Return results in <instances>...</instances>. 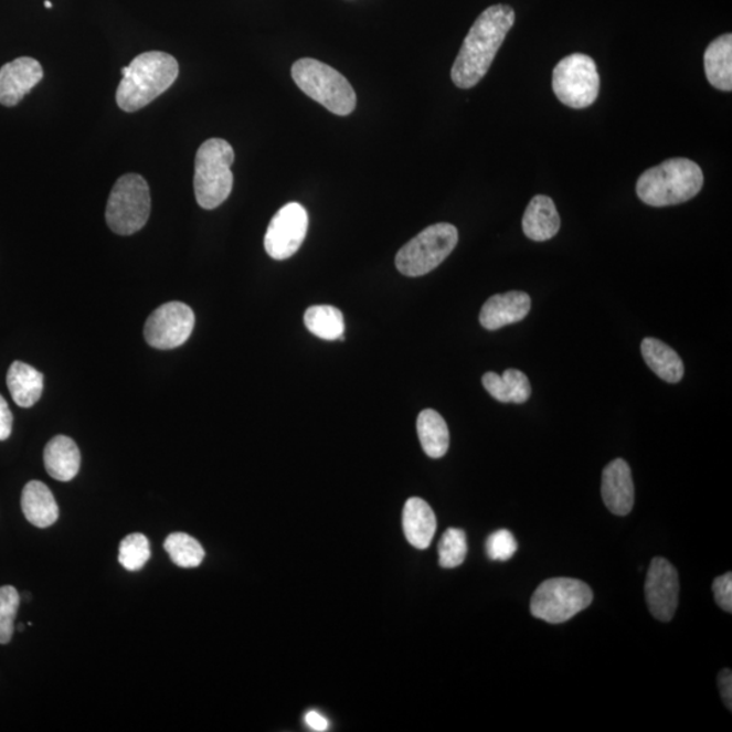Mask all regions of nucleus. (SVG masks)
I'll return each instance as SVG.
<instances>
[{
    "label": "nucleus",
    "instance_id": "f257e3e1",
    "mask_svg": "<svg viewBox=\"0 0 732 732\" xmlns=\"http://www.w3.org/2000/svg\"><path fill=\"white\" fill-rule=\"evenodd\" d=\"M516 22L510 6L488 8L475 21L452 67V81L460 88H471L484 79Z\"/></svg>",
    "mask_w": 732,
    "mask_h": 732
},
{
    "label": "nucleus",
    "instance_id": "f03ea898",
    "mask_svg": "<svg viewBox=\"0 0 732 732\" xmlns=\"http://www.w3.org/2000/svg\"><path fill=\"white\" fill-rule=\"evenodd\" d=\"M121 73L117 105L124 112L134 113L169 91L180 74V65L169 53L152 51L136 56Z\"/></svg>",
    "mask_w": 732,
    "mask_h": 732
},
{
    "label": "nucleus",
    "instance_id": "7ed1b4c3",
    "mask_svg": "<svg viewBox=\"0 0 732 732\" xmlns=\"http://www.w3.org/2000/svg\"><path fill=\"white\" fill-rule=\"evenodd\" d=\"M702 184L704 174L698 163L686 158H672L643 172L636 183V193L647 205H678L696 198Z\"/></svg>",
    "mask_w": 732,
    "mask_h": 732
},
{
    "label": "nucleus",
    "instance_id": "20e7f679",
    "mask_svg": "<svg viewBox=\"0 0 732 732\" xmlns=\"http://www.w3.org/2000/svg\"><path fill=\"white\" fill-rule=\"evenodd\" d=\"M234 160V148L229 141L210 139L202 142L195 155L194 193L204 210H214L230 198L234 187L231 171Z\"/></svg>",
    "mask_w": 732,
    "mask_h": 732
},
{
    "label": "nucleus",
    "instance_id": "39448f33",
    "mask_svg": "<svg viewBox=\"0 0 732 732\" xmlns=\"http://www.w3.org/2000/svg\"><path fill=\"white\" fill-rule=\"evenodd\" d=\"M291 77L309 98L317 100L337 116H349L357 105V95L347 77L315 59H300L291 67Z\"/></svg>",
    "mask_w": 732,
    "mask_h": 732
},
{
    "label": "nucleus",
    "instance_id": "423d86ee",
    "mask_svg": "<svg viewBox=\"0 0 732 732\" xmlns=\"http://www.w3.org/2000/svg\"><path fill=\"white\" fill-rule=\"evenodd\" d=\"M151 195L139 174L123 176L112 189L106 205V223L117 235L129 236L140 231L150 219Z\"/></svg>",
    "mask_w": 732,
    "mask_h": 732
},
{
    "label": "nucleus",
    "instance_id": "0eeeda50",
    "mask_svg": "<svg viewBox=\"0 0 732 732\" xmlns=\"http://www.w3.org/2000/svg\"><path fill=\"white\" fill-rule=\"evenodd\" d=\"M458 232L449 223L433 224L399 250L395 264L407 277H421L436 269L454 252Z\"/></svg>",
    "mask_w": 732,
    "mask_h": 732
},
{
    "label": "nucleus",
    "instance_id": "6e6552de",
    "mask_svg": "<svg viewBox=\"0 0 732 732\" xmlns=\"http://www.w3.org/2000/svg\"><path fill=\"white\" fill-rule=\"evenodd\" d=\"M594 594L587 583L574 579H552L535 588L531 613L551 624L569 622L593 603Z\"/></svg>",
    "mask_w": 732,
    "mask_h": 732
},
{
    "label": "nucleus",
    "instance_id": "1a4fd4ad",
    "mask_svg": "<svg viewBox=\"0 0 732 732\" xmlns=\"http://www.w3.org/2000/svg\"><path fill=\"white\" fill-rule=\"evenodd\" d=\"M552 88L559 100L574 109H585L598 98L600 75L593 59L574 53L553 68Z\"/></svg>",
    "mask_w": 732,
    "mask_h": 732
},
{
    "label": "nucleus",
    "instance_id": "9d476101",
    "mask_svg": "<svg viewBox=\"0 0 732 732\" xmlns=\"http://www.w3.org/2000/svg\"><path fill=\"white\" fill-rule=\"evenodd\" d=\"M193 309L181 301L166 303L155 309L145 326L148 344L159 350L180 348L194 329Z\"/></svg>",
    "mask_w": 732,
    "mask_h": 732
},
{
    "label": "nucleus",
    "instance_id": "9b49d317",
    "mask_svg": "<svg viewBox=\"0 0 732 732\" xmlns=\"http://www.w3.org/2000/svg\"><path fill=\"white\" fill-rule=\"evenodd\" d=\"M308 231V213L299 202H290L272 219L265 235V250L277 261L288 259L299 252Z\"/></svg>",
    "mask_w": 732,
    "mask_h": 732
},
{
    "label": "nucleus",
    "instance_id": "f8f14e48",
    "mask_svg": "<svg viewBox=\"0 0 732 732\" xmlns=\"http://www.w3.org/2000/svg\"><path fill=\"white\" fill-rule=\"evenodd\" d=\"M645 593L651 615L659 622L669 623L680 600V579L675 565L664 558L654 559L648 569Z\"/></svg>",
    "mask_w": 732,
    "mask_h": 732
},
{
    "label": "nucleus",
    "instance_id": "ddd939ff",
    "mask_svg": "<svg viewBox=\"0 0 732 732\" xmlns=\"http://www.w3.org/2000/svg\"><path fill=\"white\" fill-rule=\"evenodd\" d=\"M44 77L41 64L32 57H20L0 68V104L17 106Z\"/></svg>",
    "mask_w": 732,
    "mask_h": 732
},
{
    "label": "nucleus",
    "instance_id": "4468645a",
    "mask_svg": "<svg viewBox=\"0 0 732 732\" xmlns=\"http://www.w3.org/2000/svg\"><path fill=\"white\" fill-rule=\"evenodd\" d=\"M601 494L606 508L616 516H627L635 503L633 474L626 460L616 458L605 467Z\"/></svg>",
    "mask_w": 732,
    "mask_h": 732
},
{
    "label": "nucleus",
    "instance_id": "2eb2a0df",
    "mask_svg": "<svg viewBox=\"0 0 732 732\" xmlns=\"http://www.w3.org/2000/svg\"><path fill=\"white\" fill-rule=\"evenodd\" d=\"M532 300L526 291L511 290L490 297L481 307L480 325L496 331L505 326L519 323L531 311Z\"/></svg>",
    "mask_w": 732,
    "mask_h": 732
},
{
    "label": "nucleus",
    "instance_id": "dca6fc26",
    "mask_svg": "<svg viewBox=\"0 0 732 732\" xmlns=\"http://www.w3.org/2000/svg\"><path fill=\"white\" fill-rule=\"evenodd\" d=\"M403 531L410 544L426 550L437 531V519L424 499L410 498L403 509Z\"/></svg>",
    "mask_w": 732,
    "mask_h": 732
},
{
    "label": "nucleus",
    "instance_id": "f3484780",
    "mask_svg": "<svg viewBox=\"0 0 732 732\" xmlns=\"http://www.w3.org/2000/svg\"><path fill=\"white\" fill-rule=\"evenodd\" d=\"M522 230L529 240L545 242L561 230V216L549 195H535L529 202L522 219Z\"/></svg>",
    "mask_w": 732,
    "mask_h": 732
},
{
    "label": "nucleus",
    "instance_id": "a211bd4d",
    "mask_svg": "<svg viewBox=\"0 0 732 732\" xmlns=\"http://www.w3.org/2000/svg\"><path fill=\"white\" fill-rule=\"evenodd\" d=\"M21 508L32 526L50 528L59 519V506L52 491L43 481L32 480L23 487Z\"/></svg>",
    "mask_w": 732,
    "mask_h": 732
},
{
    "label": "nucleus",
    "instance_id": "6ab92c4d",
    "mask_svg": "<svg viewBox=\"0 0 732 732\" xmlns=\"http://www.w3.org/2000/svg\"><path fill=\"white\" fill-rule=\"evenodd\" d=\"M46 473L51 478L70 481L81 468V452L73 438L56 436L46 444L44 450Z\"/></svg>",
    "mask_w": 732,
    "mask_h": 732
},
{
    "label": "nucleus",
    "instance_id": "aec40b11",
    "mask_svg": "<svg viewBox=\"0 0 732 732\" xmlns=\"http://www.w3.org/2000/svg\"><path fill=\"white\" fill-rule=\"evenodd\" d=\"M641 354L648 368L666 383L681 382L686 368L681 357L668 344L656 338H645L641 342Z\"/></svg>",
    "mask_w": 732,
    "mask_h": 732
},
{
    "label": "nucleus",
    "instance_id": "412c9836",
    "mask_svg": "<svg viewBox=\"0 0 732 732\" xmlns=\"http://www.w3.org/2000/svg\"><path fill=\"white\" fill-rule=\"evenodd\" d=\"M8 386L18 406L33 407L43 395L44 374L25 362L15 361L8 372Z\"/></svg>",
    "mask_w": 732,
    "mask_h": 732
},
{
    "label": "nucleus",
    "instance_id": "4be33fe9",
    "mask_svg": "<svg viewBox=\"0 0 732 732\" xmlns=\"http://www.w3.org/2000/svg\"><path fill=\"white\" fill-rule=\"evenodd\" d=\"M704 68L708 82L718 91H732V35H720L713 40L704 53Z\"/></svg>",
    "mask_w": 732,
    "mask_h": 732
},
{
    "label": "nucleus",
    "instance_id": "5701e85b",
    "mask_svg": "<svg viewBox=\"0 0 732 732\" xmlns=\"http://www.w3.org/2000/svg\"><path fill=\"white\" fill-rule=\"evenodd\" d=\"M416 431L425 454L432 458L446 455L449 449V428L436 410H424L416 421Z\"/></svg>",
    "mask_w": 732,
    "mask_h": 732
},
{
    "label": "nucleus",
    "instance_id": "b1692460",
    "mask_svg": "<svg viewBox=\"0 0 732 732\" xmlns=\"http://www.w3.org/2000/svg\"><path fill=\"white\" fill-rule=\"evenodd\" d=\"M305 323L309 332L325 341H343L344 320L338 308L332 306H314L305 315Z\"/></svg>",
    "mask_w": 732,
    "mask_h": 732
},
{
    "label": "nucleus",
    "instance_id": "393cba45",
    "mask_svg": "<svg viewBox=\"0 0 732 732\" xmlns=\"http://www.w3.org/2000/svg\"><path fill=\"white\" fill-rule=\"evenodd\" d=\"M165 550L172 563L182 569H194L204 561L205 551L198 540L187 533H171L165 541Z\"/></svg>",
    "mask_w": 732,
    "mask_h": 732
},
{
    "label": "nucleus",
    "instance_id": "a878e982",
    "mask_svg": "<svg viewBox=\"0 0 732 732\" xmlns=\"http://www.w3.org/2000/svg\"><path fill=\"white\" fill-rule=\"evenodd\" d=\"M151 558L150 541L141 533H132L121 541L118 562L128 571H140Z\"/></svg>",
    "mask_w": 732,
    "mask_h": 732
},
{
    "label": "nucleus",
    "instance_id": "bb28decb",
    "mask_svg": "<svg viewBox=\"0 0 732 732\" xmlns=\"http://www.w3.org/2000/svg\"><path fill=\"white\" fill-rule=\"evenodd\" d=\"M467 535L462 529L449 528L443 534L438 544L439 565L444 569H455L463 564L467 558Z\"/></svg>",
    "mask_w": 732,
    "mask_h": 732
},
{
    "label": "nucleus",
    "instance_id": "cd10ccee",
    "mask_svg": "<svg viewBox=\"0 0 732 732\" xmlns=\"http://www.w3.org/2000/svg\"><path fill=\"white\" fill-rule=\"evenodd\" d=\"M20 603V594L14 586L0 587V645H8L13 639Z\"/></svg>",
    "mask_w": 732,
    "mask_h": 732
},
{
    "label": "nucleus",
    "instance_id": "c85d7f7f",
    "mask_svg": "<svg viewBox=\"0 0 732 732\" xmlns=\"http://www.w3.org/2000/svg\"><path fill=\"white\" fill-rule=\"evenodd\" d=\"M519 550V544L510 531L501 529L488 535L486 541L487 556L494 562H508Z\"/></svg>",
    "mask_w": 732,
    "mask_h": 732
},
{
    "label": "nucleus",
    "instance_id": "c756f323",
    "mask_svg": "<svg viewBox=\"0 0 732 732\" xmlns=\"http://www.w3.org/2000/svg\"><path fill=\"white\" fill-rule=\"evenodd\" d=\"M503 382L508 386L510 403H526L532 395V386L527 374L519 369H508L502 374Z\"/></svg>",
    "mask_w": 732,
    "mask_h": 732
},
{
    "label": "nucleus",
    "instance_id": "7c9ffc66",
    "mask_svg": "<svg viewBox=\"0 0 732 732\" xmlns=\"http://www.w3.org/2000/svg\"><path fill=\"white\" fill-rule=\"evenodd\" d=\"M713 595L717 604L724 612H732V574L728 573L713 581Z\"/></svg>",
    "mask_w": 732,
    "mask_h": 732
},
{
    "label": "nucleus",
    "instance_id": "2f4dec72",
    "mask_svg": "<svg viewBox=\"0 0 732 732\" xmlns=\"http://www.w3.org/2000/svg\"><path fill=\"white\" fill-rule=\"evenodd\" d=\"M481 383H484L488 394L497 399L498 402L510 403L508 386H506L502 376L494 372H487L481 379Z\"/></svg>",
    "mask_w": 732,
    "mask_h": 732
},
{
    "label": "nucleus",
    "instance_id": "473e14b6",
    "mask_svg": "<svg viewBox=\"0 0 732 732\" xmlns=\"http://www.w3.org/2000/svg\"><path fill=\"white\" fill-rule=\"evenodd\" d=\"M13 432V414H11L9 404L0 395V442H6Z\"/></svg>",
    "mask_w": 732,
    "mask_h": 732
},
{
    "label": "nucleus",
    "instance_id": "72a5a7b5",
    "mask_svg": "<svg viewBox=\"0 0 732 732\" xmlns=\"http://www.w3.org/2000/svg\"><path fill=\"white\" fill-rule=\"evenodd\" d=\"M720 693L729 711L732 710V675L731 670L725 669L719 672L718 677Z\"/></svg>",
    "mask_w": 732,
    "mask_h": 732
},
{
    "label": "nucleus",
    "instance_id": "f704fd0d",
    "mask_svg": "<svg viewBox=\"0 0 732 732\" xmlns=\"http://www.w3.org/2000/svg\"><path fill=\"white\" fill-rule=\"evenodd\" d=\"M306 723L309 729L317 732H323L329 729V722L317 711H309L306 715Z\"/></svg>",
    "mask_w": 732,
    "mask_h": 732
},
{
    "label": "nucleus",
    "instance_id": "c9c22d12",
    "mask_svg": "<svg viewBox=\"0 0 732 732\" xmlns=\"http://www.w3.org/2000/svg\"><path fill=\"white\" fill-rule=\"evenodd\" d=\"M45 8H46V9H52V3H51V2H47V0H46V2H45Z\"/></svg>",
    "mask_w": 732,
    "mask_h": 732
},
{
    "label": "nucleus",
    "instance_id": "e433bc0d",
    "mask_svg": "<svg viewBox=\"0 0 732 732\" xmlns=\"http://www.w3.org/2000/svg\"><path fill=\"white\" fill-rule=\"evenodd\" d=\"M23 628H25V627H23V624H20V626H18V630H21V633H22Z\"/></svg>",
    "mask_w": 732,
    "mask_h": 732
}]
</instances>
